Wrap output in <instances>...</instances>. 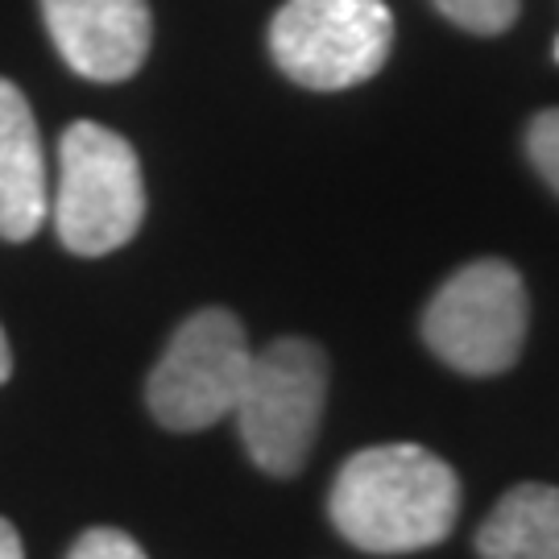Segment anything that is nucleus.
Listing matches in <instances>:
<instances>
[{"mask_svg":"<svg viewBox=\"0 0 559 559\" xmlns=\"http://www.w3.org/2000/svg\"><path fill=\"white\" fill-rule=\"evenodd\" d=\"M526 154L535 162V170H539L547 187L559 195V108H547L539 117L531 120V129H526Z\"/></svg>","mask_w":559,"mask_h":559,"instance_id":"11","label":"nucleus"},{"mask_svg":"<svg viewBox=\"0 0 559 559\" xmlns=\"http://www.w3.org/2000/svg\"><path fill=\"white\" fill-rule=\"evenodd\" d=\"M328 406V353L316 340L282 336L253 353L237 399L245 452L270 477H295L320 436Z\"/></svg>","mask_w":559,"mask_h":559,"instance_id":"3","label":"nucleus"},{"mask_svg":"<svg viewBox=\"0 0 559 559\" xmlns=\"http://www.w3.org/2000/svg\"><path fill=\"white\" fill-rule=\"evenodd\" d=\"M531 328L522 274L501 258L460 265L423 311V340L436 357L468 378L514 369Z\"/></svg>","mask_w":559,"mask_h":559,"instance_id":"4","label":"nucleus"},{"mask_svg":"<svg viewBox=\"0 0 559 559\" xmlns=\"http://www.w3.org/2000/svg\"><path fill=\"white\" fill-rule=\"evenodd\" d=\"M62 62L92 83L133 80L154 41L145 0H41Z\"/></svg>","mask_w":559,"mask_h":559,"instance_id":"7","label":"nucleus"},{"mask_svg":"<svg viewBox=\"0 0 559 559\" xmlns=\"http://www.w3.org/2000/svg\"><path fill=\"white\" fill-rule=\"evenodd\" d=\"M556 59H559V41H556Z\"/></svg>","mask_w":559,"mask_h":559,"instance_id":"15","label":"nucleus"},{"mask_svg":"<svg viewBox=\"0 0 559 559\" xmlns=\"http://www.w3.org/2000/svg\"><path fill=\"white\" fill-rule=\"evenodd\" d=\"M0 559H25V551H21L17 526H13L9 519H0Z\"/></svg>","mask_w":559,"mask_h":559,"instance_id":"13","label":"nucleus"},{"mask_svg":"<svg viewBox=\"0 0 559 559\" xmlns=\"http://www.w3.org/2000/svg\"><path fill=\"white\" fill-rule=\"evenodd\" d=\"M431 4L452 25L468 29V34H480V38L506 34L519 21V0H431Z\"/></svg>","mask_w":559,"mask_h":559,"instance_id":"10","label":"nucleus"},{"mask_svg":"<svg viewBox=\"0 0 559 559\" xmlns=\"http://www.w3.org/2000/svg\"><path fill=\"white\" fill-rule=\"evenodd\" d=\"M50 216L46 154L34 108L13 80H0V237L21 245Z\"/></svg>","mask_w":559,"mask_h":559,"instance_id":"8","label":"nucleus"},{"mask_svg":"<svg viewBox=\"0 0 559 559\" xmlns=\"http://www.w3.org/2000/svg\"><path fill=\"white\" fill-rule=\"evenodd\" d=\"M50 216L59 240L80 258H104L129 245L145 221L138 150L96 120H75L62 129Z\"/></svg>","mask_w":559,"mask_h":559,"instance_id":"2","label":"nucleus"},{"mask_svg":"<svg viewBox=\"0 0 559 559\" xmlns=\"http://www.w3.org/2000/svg\"><path fill=\"white\" fill-rule=\"evenodd\" d=\"M253 365L245 323L224 307H203L175 336L145 381L150 415L166 431H207L237 411Z\"/></svg>","mask_w":559,"mask_h":559,"instance_id":"6","label":"nucleus"},{"mask_svg":"<svg viewBox=\"0 0 559 559\" xmlns=\"http://www.w3.org/2000/svg\"><path fill=\"white\" fill-rule=\"evenodd\" d=\"M67 559H145V547L117 526H92L71 543Z\"/></svg>","mask_w":559,"mask_h":559,"instance_id":"12","label":"nucleus"},{"mask_svg":"<svg viewBox=\"0 0 559 559\" xmlns=\"http://www.w3.org/2000/svg\"><path fill=\"white\" fill-rule=\"evenodd\" d=\"M394 50L385 0H286L270 21V55L286 80L344 92L373 80Z\"/></svg>","mask_w":559,"mask_h":559,"instance_id":"5","label":"nucleus"},{"mask_svg":"<svg viewBox=\"0 0 559 559\" xmlns=\"http://www.w3.org/2000/svg\"><path fill=\"white\" fill-rule=\"evenodd\" d=\"M480 559H559V489L514 485L477 531Z\"/></svg>","mask_w":559,"mask_h":559,"instance_id":"9","label":"nucleus"},{"mask_svg":"<svg viewBox=\"0 0 559 559\" xmlns=\"http://www.w3.org/2000/svg\"><path fill=\"white\" fill-rule=\"evenodd\" d=\"M328 514L344 539L369 556L436 547L460 519V477L419 443H381L344 460Z\"/></svg>","mask_w":559,"mask_h":559,"instance_id":"1","label":"nucleus"},{"mask_svg":"<svg viewBox=\"0 0 559 559\" xmlns=\"http://www.w3.org/2000/svg\"><path fill=\"white\" fill-rule=\"evenodd\" d=\"M13 378V348H9V336H4V328H0V385Z\"/></svg>","mask_w":559,"mask_h":559,"instance_id":"14","label":"nucleus"}]
</instances>
